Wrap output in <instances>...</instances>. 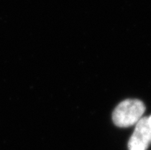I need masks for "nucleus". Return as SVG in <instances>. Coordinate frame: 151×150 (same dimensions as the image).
I'll use <instances>...</instances> for the list:
<instances>
[{"mask_svg":"<svg viewBox=\"0 0 151 150\" xmlns=\"http://www.w3.org/2000/svg\"><path fill=\"white\" fill-rule=\"evenodd\" d=\"M148 120H149V123H150V125L151 126V116L150 117H148Z\"/></svg>","mask_w":151,"mask_h":150,"instance_id":"3","label":"nucleus"},{"mask_svg":"<svg viewBox=\"0 0 151 150\" xmlns=\"http://www.w3.org/2000/svg\"><path fill=\"white\" fill-rule=\"evenodd\" d=\"M130 150H141V149H130Z\"/></svg>","mask_w":151,"mask_h":150,"instance_id":"4","label":"nucleus"},{"mask_svg":"<svg viewBox=\"0 0 151 150\" xmlns=\"http://www.w3.org/2000/svg\"><path fill=\"white\" fill-rule=\"evenodd\" d=\"M144 103L139 100H125L120 103L114 110L112 120L118 127H129L136 125L145 112Z\"/></svg>","mask_w":151,"mask_h":150,"instance_id":"1","label":"nucleus"},{"mask_svg":"<svg viewBox=\"0 0 151 150\" xmlns=\"http://www.w3.org/2000/svg\"><path fill=\"white\" fill-rule=\"evenodd\" d=\"M151 143V126L148 117H142L137 123L132 136L129 140L130 149L146 150Z\"/></svg>","mask_w":151,"mask_h":150,"instance_id":"2","label":"nucleus"}]
</instances>
